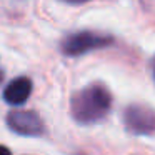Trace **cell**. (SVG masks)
<instances>
[{
  "label": "cell",
  "mask_w": 155,
  "mask_h": 155,
  "mask_svg": "<svg viewBox=\"0 0 155 155\" xmlns=\"http://www.w3.org/2000/svg\"><path fill=\"white\" fill-rule=\"evenodd\" d=\"M112 107V94L102 84H92L75 92L70 98V114L77 124L90 125L107 117Z\"/></svg>",
  "instance_id": "obj_1"
},
{
  "label": "cell",
  "mask_w": 155,
  "mask_h": 155,
  "mask_svg": "<svg viewBox=\"0 0 155 155\" xmlns=\"http://www.w3.org/2000/svg\"><path fill=\"white\" fill-rule=\"evenodd\" d=\"M112 44H114V38L110 35L97 34L92 30H82L67 35L60 44V50L67 57H78V55H84L87 52L108 47Z\"/></svg>",
  "instance_id": "obj_2"
},
{
  "label": "cell",
  "mask_w": 155,
  "mask_h": 155,
  "mask_svg": "<svg viewBox=\"0 0 155 155\" xmlns=\"http://www.w3.org/2000/svg\"><path fill=\"white\" fill-rule=\"evenodd\" d=\"M125 127L134 135H155V108L132 104L124 112Z\"/></svg>",
  "instance_id": "obj_3"
},
{
  "label": "cell",
  "mask_w": 155,
  "mask_h": 155,
  "mask_svg": "<svg viewBox=\"0 0 155 155\" xmlns=\"http://www.w3.org/2000/svg\"><path fill=\"white\" fill-rule=\"evenodd\" d=\"M7 125L12 132L24 137H40L45 134V124L35 112L14 110L7 115Z\"/></svg>",
  "instance_id": "obj_4"
},
{
  "label": "cell",
  "mask_w": 155,
  "mask_h": 155,
  "mask_svg": "<svg viewBox=\"0 0 155 155\" xmlns=\"http://www.w3.org/2000/svg\"><path fill=\"white\" fill-rule=\"evenodd\" d=\"M32 88H34V85L28 77H17L5 87L4 100L8 105H22L28 100Z\"/></svg>",
  "instance_id": "obj_5"
},
{
  "label": "cell",
  "mask_w": 155,
  "mask_h": 155,
  "mask_svg": "<svg viewBox=\"0 0 155 155\" xmlns=\"http://www.w3.org/2000/svg\"><path fill=\"white\" fill-rule=\"evenodd\" d=\"M0 155H12V152L8 150L7 147H4V145H0Z\"/></svg>",
  "instance_id": "obj_6"
},
{
  "label": "cell",
  "mask_w": 155,
  "mask_h": 155,
  "mask_svg": "<svg viewBox=\"0 0 155 155\" xmlns=\"http://www.w3.org/2000/svg\"><path fill=\"white\" fill-rule=\"evenodd\" d=\"M64 2H67V4H75V5H80V4H85V2H88V0H64Z\"/></svg>",
  "instance_id": "obj_7"
},
{
  "label": "cell",
  "mask_w": 155,
  "mask_h": 155,
  "mask_svg": "<svg viewBox=\"0 0 155 155\" xmlns=\"http://www.w3.org/2000/svg\"><path fill=\"white\" fill-rule=\"evenodd\" d=\"M2 78H4V74H2V72H0V82H2Z\"/></svg>",
  "instance_id": "obj_8"
}]
</instances>
